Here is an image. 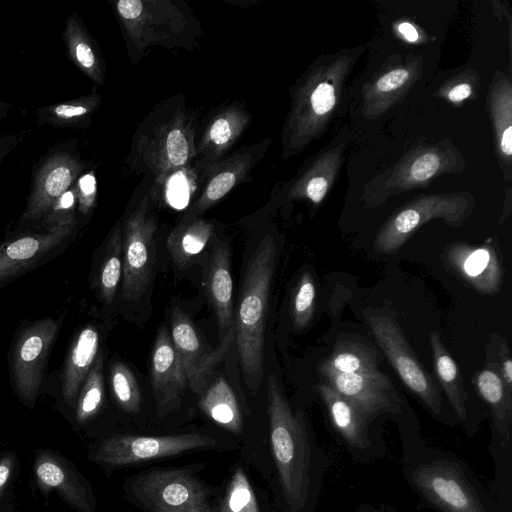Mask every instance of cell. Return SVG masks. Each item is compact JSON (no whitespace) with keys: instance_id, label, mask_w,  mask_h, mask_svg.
Segmentation results:
<instances>
[{"instance_id":"1","label":"cell","mask_w":512,"mask_h":512,"mask_svg":"<svg viewBox=\"0 0 512 512\" xmlns=\"http://www.w3.org/2000/svg\"><path fill=\"white\" fill-rule=\"evenodd\" d=\"M270 443L288 512H310L328 457L316 444L304 417L294 411L274 375L268 379Z\"/></svg>"},{"instance_id":"2","label":"cell","mask_w":512,"mask_h":512,"mask_svg":"<svg viewBox=\"0 0 512 512\" xmlns=\"http://www.w3.org/2000/svg\"><path fill=\"white\" fill-rule=\"evenodd\" d=\"M196 122L195 113L179 97L160 104L134 135L130 168L152 177L156 184L191 164L197 158Z\"/></svg>"},{"instance_id":"3","label":"cell","mask_w":512,"mask_h":512,"mask_svg":"<svg viewBox=\"0 0 512 512\" xmlns=\"http://www.w3.org/2000/svg\"><path fill=\"white\" fill-rule=\"evenodd\" d=\"M276 257V244L265 236L250 256L233 323L245 382L256 393L263 377L264 330Z\"/></svg>"},{"instance_id":"4","label":"cell","mask_w":512,"mask_h":512,"mask_svg":"<svg viewBox=\"0 0 512 512\" xmlns=\"http://www.w3.org/2000/svg\"><path fill=\"white\" fill-rule=\"evenodd\" d=\"M114 9L137 51L152 45L188 47L201 32L190 10L173 1L120 0Z\"/></svg>"},{"instance_id":"5","label":"cell","mask_w":512,"mask_h":512,"mask_svg":"<svg viewBox=\"0 0 512 512\" xmlns=\"http://www.w3.org/2000/svg\"><path fill=\"white\" fill-rule=\"evenodd\" d=\"M347 64L337 61L311 74L295 95L283 133L285 152H294L316 136L327 122L337 100L338 76Z\"/></svg>"},{"instance_id":"6","label":"cell","mask_w":512,"mask_h":512,"mask_svg":"<svg viewBox=\"0 0 512 512\" xmlns=\"http://www.w3.org/2000/svg\"><path fill=\"white\" fill-rule=\"evenodd\" d=\"M473 198L464 193L421 196L393 214L374 240L378 253H393L423 224L443 219L451 226H461L471 214Z\"/></svg>"},{"instance_id":"7","label":"cell","mask_w":512,"mask_h":512,"mask_svg":"<svg viewBox=\"0 0 512 512\" xmlns=\"http://www.w3.org/2000/svg\"><path fill=\"white\" fill-rule=\"evenodd\" d=\"M366 321L379 346L404 384L436 417L442 418L443 401L431 377L408 345L397 323L385 314H368Z\"/></svg>"},{"instance_id":"8","label":"cell","mask_w":512,"mask_h":512,"mask_svg":"<svg viewBox=\"0 0 512 512\" xmlns=\"http://www.w3.org/2000/svg\"><path fill=\"white\" fill-rule=\"evenodd\" d=\"M133 496L152 512H200L207 492L189 471L154 470L136 476L131 483Z\"/></svg>"},{"instance_id":"9","label":"cell","mask_w":512,"mask_h":512,"mask_svg":"<svg viewBox=\"0 0 512 512\" xmlns=\"http://www.w3.org/2000/svg\"><path fill=\"white\" fill-rule=\"evenodd\" d=\"M216 441L200 433L164 436L118 435L104 440L93 459L110 466H125L184 452L213 449Z\"/></svg>"},{"instance_id":"10","label":"cell","mask_w":512,"mask_h":512,"mask_svg":"<svg viewBox=\"0 0 512 512\" xmlns=\"http://www.w3.org/2000/svg\"><path fill=\"white\" fill-rule=\"evenodd\" d=\"M417 491L443 512H486L478 494L457 463L436 458L411 474Z\"/></svg>"},{"instance_id":"11","label":"cell","mask_w":512,"mask_h":512,"mask_svg":"<svg viewBox=\"0 0 512 512\" xmlns=\"http://www.w3.org/2000/svg\"><path fill=\"white\" fill-rule=\"evenodd\" d=\"M59 331V324L44 318L27 326L12 349V376L19 397L34 403L42 382L50 350Z\"/></svg>"},{"instance_id":"12","label":"cell","mask_w":512,"mask_h":512,"mask_svg":"<svg viewBox=\"0 0 512 512\" xmlns=\"http://www.w3.org/2000/svg\"><path fill=\"white\" fill-rule=\"evenodd\" d=\"M156 229V222L149 214L148 198L144 197L124 224L122 292L126 300L140 297L148 286Z\"/></svg>"},{"instance_id":"13","label":"cell","mask_w":512,"mask_h":512,"mask_svg":"<svg viewBox=\"0 0 512 512\" xmlns=\"http://www.w3.org/2000/svg\"><path fill=\"white\" fill-rule=\"evenodd\" d=\"M85 164L72 151L58 149L46 155L36 168L21 222L42 220L53 203L72 188Z\"/></svg>"},{"instance_id":"14","label":"cell","mask_w":512,"mask_h":512,"mask_svg":"<svg viewBox=\"0 0 512 512\" xmlns=\"http://www.w3.org/2000/svg\"><path fill=\"white\" fill-rule=\"evenodd\" d=\"M171 340L180 359L187 386L193 392L201 394L207 387L208 376L235 340V333L231 326L220 344L214 350L208 351L188 316L175 309L171 314Z\"/></svg>"},{"instance_id":"15","label":"cell","mask_w":512,"mask_h":512,"mask_svg":"<svg viewBox=\"0 0 512 512\" xmlns=\"http://www.w3.org/2000/svg\"><path fill=\"white\" fill-rule=\"evenodd\" d=\"M330 387L370 418L402 413V400L389 376L380 370L368 374L319 372Z\"/></svg>"},{"instance_id":"16","label":"cell","mask_w":512,"mask_h":512,"mask_svg":"<svg viewBox=\"0 0 512 512\" xmlns=\"http://www.w3.org/2000/svg\"><path fill=\"white\" fill-rule=\"evenodd\" d=\"M455 151L433 147L417 151L408 159L393 168L392 172L381 177L376 191L378 192L367 204L376 206L395 193H401L426 183L432 177L449 171L457 165Z\"/></svg>"},{"instance_id":"17","label":"cell","mask_w":512,"mask_h":512,"mask_svg":"<svg viewBox=\"0 0 512 512\" xmlns=\"http://www.w3.org/2000/svg\"><path fill=\"white\" fill-rule=\"evenodd\" d=\"M150 376L157 413L162 417L178 408L187 386L180 359L164 326L154 341Z\"/></svg>"},{"instance_id":"18","label":"cell","mask_w":512,"mask_h":512,"mask_svg":"<svg viewBox=\"0 0 512 512\" xmlns=\"http://www.w3.org/2000/svg\"><path fill=\"white\" fill-rule=\"evenodd\" d=\"M261 147L260 144L243 147L229 158L217 162L183 219L200 216L242 182L259 161L260 153L264 151Z\"/></svg>"},{"instance_id":"19","label":"cell","mask_w":512,"mask_h":512,"mask_svg":"<svg viewBox=\"0 0 512 512\" xmlns=\"http://www.w3.org/2000/svg\"><path fill=\"white\" fill-rule=\"evenodd\" d=\"M76 222L43 233L29 234L0 244V282H5L40 261L72 234Z\"/></svg>"},{"instance_id":"20","label":"cell","mask_w":512,"mask_h":512,"mask_svg":"<svg viewBox=\"0 0 512 512\" xmlns=\"http://www.w3.org/2000/svg\"><path fill=\"white\" fill-rule=\"evenodd\" d=\"M315 389L327 408L335 430L352 452L368 459L375 456L373 452L376 445L373 444L369 430L372 418L364 414L327 383H319Z\"/></svg>"},{"instance_id":"21","label":"cell","mask_w":512,"mask_h":512,"mask_svg":"<svg viewBox=\"0 0 512 512\" xmlns=\"http://www.w3.org/2000/svg\"><path fill=\"white\" fill-rule=\"evenodd\" d=\"M450 267L466 283L482 293H494L501 283V267L491 246L454 244L448 248Z\"/></svg>"},{"instance_id":"22","label":"cell","mask_w":512,"mask_h":512,"mask_svg":"<svg viewBox=\"0 0 512 512\" xmlns=\"http://www.w3.org/2000/svg\"><path fill=\"white\" fill-rule=\"evenodd\" d=\"M250 115L239 105L230 104L219 109L207 122L196 144L197 159L217 163L236 143L250 123Z\"/></svg>"},{"instance_id":"23","label":"cell","mask_w":512,"mask_h":512,"mask_svg":"<svg viewBox=\"0 0 512 512\" xmlns=\"http://www.w3.org/2000/svg\"><path fill=\"white\" fill-rule=\"evenodd\" d=\"M35 475L43 489H54L79 512H92L88 492L78 475L64 461L50 453L40 454Z\"/></svg>"},{"instance_id":"24","label":"cell","mask_w":512,"mask_h":512,"mask_svg":"<svg viewBox=\"0 0 512 512\" xmlns=\"http://www.w3.org/2000/svg\"><path fill=\"white\" fill-rule=\"evenodd\" d=\"M99 343V332L94 325L82 328L73 340L62 378V396L67 403L76 402L80 388L98 356Z\"/></svg>"},{"instance_id":"25","label":"cell","mask_w":512,"mask_h":512,"mask_svg":"<svg viewBox=\"0 0 512 512\" xmlns=\"http://www.w3.org/2000/svg\"><path fill=\"white\" fill-rule=\"evenodd\" d=\"M207 292L215 309L221 339L233 326V282L230 253L226 243L218 245L211 257L206 281Z\"/></svg>"},{"instance_id":"26","label":"cell","mask_w":512,"mask_h":512,"mask_svg":"<svg viewBox=\"0 0 512 512\" xmlns=\"http://www.w3.org/2000/svg\"><path fill=\"white\" fill-rule=\"evenodd\" d=\"M475 383L491 410L497 443L507 449L511 435L512 395L507 392L499 370L491 366L477 374Z\"/></svg>"},{"instance_id":"27","label":"cell","mask_w":512,"mask_h":512,"mask_svg":"<svg viewBox=\"0 0 512 512\" xmlns=\"http://www.w3.org/2000/svg\"><path fill=\"white\" fill-rule=\"evenodd\" d=\"M63 41L74 65L94 83L102 85L105 80L103 59L94 39L76 12L67 19Z\"/></svg>"},{"instance_id":"28","label":"cell","mask_w":512,"mask_h":512,"mask_svg":"<svg viewBox=\"0 0 512 512\" xmlns=\"http://www.w3.org/2000/svg\"><path fill=\"white\" fill-rule=\"evenodd\" d=\"M380 352L371 344L341 340L330 356L321 363L319 372L329 371L344 374H368L378 371Z\"/></svg>"},{"instance_id":"29","label":"cell","mask_w":512,"mask_h":512,"mask_svg":"<svg viewBox=\"0 0 512 512\" xmlns=\"http://www.w3.org/2000/svg\"><path fill=\"white\" fill-rule=\"evenodd\" d=\"M213 233L214 226L204 219H183L167 238V248L175 265L179 269L189 266L206 247Z\"/></svg>"},{"instance_id":"30","label":"cell","mask_w":512,"mask_h":512,"mask_svg":"<svg viewBox=\"0 0 512 512\" xmlns=\"http://www.w3.org/2000/svg\"><path fill=\"white\" fill-rule=\"evenodd\" d=\"M199 405L215 423L232 433H241L242 416L238 401L223 377H218L202 391Z\"/></svg>"},{"instance_id":"31","label":"cell","mask_w":512,"mask_h":512,"mask_svg":"<svg viewBox=\"0 0 512 512\" xmlns=\"http://www.w3.org/2000/svg\"><path fill=\"white\" fill-rule=\"evenodd\" d=\"M429 341L441 386L457 417L462 422H466L468 419L467 393L458 366L436 332L429 333Z\"/></svg>"},{"instance_id":"32","label":"cell","mask_w":512,"mask_h":512,"mask_svg":"<svg viewBox=\"0 0 512 512\" xmlns=\"http://www.w3.org/2000/svg\"><path fill=\"white\" fill-rule=\"evenodd\" d=\"M101 101L99 94L80 96L37 109L39 124L59 128H85Z\"/></svg>"},{"instance_id":"33","label":"cell","mask_w":512,"mask_h":512,"mask_svg":"<svg viewBox=\"0 0 512 512\" xmlns=\"http://www.w3.org/2000/svg\"><path fill=\"white\" fill-rule=\"evenodd\" d=\"M122 274L123 236L117 226L109 238L98 273L97 287L104 303H112Z\"/></svg>"},{"instance_id":"34","label":"cell","mask_w":512,"mask_h":512,"mask_svg":"<svg viewBox=\"0 0 512 512\" xmlns=\"http://www.w3.org/2000/svg\"><path fill=\"white\" fill-rule=\"evenodd\" d=\"M104 399L103 356L98 354L86 379L84 380L76 402L77 421L83 423L92 418L101 408Z\"/></svg>"},{"instance_id":"35","label":"cell","mask_w":512,"mask_h":512,"mask_svg":"<svg viewBox=\"0 0 512 512\" xmlns=\"http://www.w3.org/2000/svg\"><path fill=\"white\" fill-rule=\"evenodd\" d=\"M492 110L499 147L504 158L509 162L512 153V126L511 86L508 81L502 82L494 90L492 96Z\"/></svg>"},{"instance_id":"36","label":"cell","mask_w":512,"mask_h":512,"mask_svg":"<svg viewBox=\"0 0 512 512\" xmlns=\"http://www.w3.org/2000/svg\"><path fill=\"white\" fill-rule=\"evenodd\" d=\"M218 512H260L253 488L241 467L234 471Z\"/></svg>"},{"instance_id":"37","label":"cell","mask_w":512,"mask_h":512,"mask_svg":"<svg viewBox=\"0 0 512 512\" xmlns=\"http://www.w3.org/2000/svg\"><path fill=\"white\" fill-rule=\"evenodd\" d=\"M113 395L119 406L129 413L139 411L141 391L132 371L123 363L116 362L110 370Z\"/></svg>"},{"instance_id":"38","label":"cell","mask_w":512,"mask_h":512,"mask_svg":"<svg viewBox=\"0 0 512 512\" xmlns=\"http://www.w3.org/2000/svg\"><path fill=\"white\" fill-rule=\"evenodd\" d=\"M315 293L313 278L305 272L298 282L292 301L293 322L298 329L306 327L312 319Z\"/></svg>"},{"instance_id":"39","label":"cell","mask_w":512,"mask_h":512,"mask_svg":"<svg viewBox=\"0 0 512 512\" xmlns=\"http://www.w3.org/2000/svg\"><path fill=\"white\" fill-rule=\"evenodd\" d=\"M77 200L74 188L63 193L50 207L42 219L45 230H51L75 221V208Z\"/></svg>"},{"instance_id":"40","label":"cell","mask_w":512,"mask_h":512,"mask_svg":"<svg viewBox=\"0 0 512 512\" xmlns=\"http://www.w3.org/2000/svg\"><path fill=\"white\" fill-rule=\"evenodd\" d=\"M413 72L408 67H397L387 73L381 75L372 85L368 96H390L392 92L398 91L405 87L412 79Z\"/></svg>"},{"instance_id":"41","label":"cell","mask_w":512,"mask_h":512,"mask_svg":"<svg viewBox=\"0 0 512 512\" xmlns=\"http://www.w3.org/2000/svg\"><path fill=\"white\" fill-rule=\"evenodd\" d=\"M74 191L79 211L87 215L92 212L96 203L97 183L93 171L83 173L75 182Z\"/></svg>"},{"instance_id":"42","label":"cell","mask_w":512,"mask_h":512,"mask_svg":"<svg viewBox=\"0 0 512 512\" xmlns=\"http://www.w3.org/2000/svg\"><path fill=\"white\" fill-rule=\"evenodd\" d=\"M311 175L307 178L305 186L301 189L292 191L293 196L304 195L315 204H319L326 195L329 188L328 178L318 172V169H313Z\"/></svg>"},{"instance_id":"43","label":"cell","mask_w":512,"mask_h":512,"mask_svg":"<svg viewBox=\"0 0 512 512\" xmlns=\"http://www.w3.org/2000/svg\"><path fill=\"white\" fill-rule=\"evenodd\" d=\"M499 373L507 392L512 395V360L507 341L504 339L499 348Z\"/></svg>"},{"instance_id":"44","label":"cell","mask_w":512,"mask_h":512,"mask_svg":"<svg viewBox=\"0 0 512 512\" xmlns=\"http://www.w3.org/2000/svg\"><path fill=\"white\" fill-rule=\"evenodd\" d=\"M14 461L12 456H6L0 459V496L9 482L12 469H13Z\"/></svg>"},{"instance_id":"45","label":"cell","mask_w":512,"mask_h":512,"mask_svg":"<svg viewBox=\"0 0 512 512\" xmlns=\"http://www.w3.org/2000/svg\"><path fill=\"white\" fill-rule=\"evenodd\" d=\"M472 93V88L467 83H460L450 89L447 97L454 103L461 102L467 99Z\"/></svg>"},{"instance_id":"46","label":"cell","mask_w":512,"mask_h":512,"mask_svg":"<svg viewBox=\"0 0 512 512\" xmlns=\"http://www.w3.org/2000/svg\"><path fill=\"white\" fill-rule=\"evenodd\" d=\"M398 31L406 41L415 42L419 38L417 29L410 23H401L398 26Z\"/></svg>"},{"instance_id":"47","label":"cell","mask_w":512,"mask_h":512,"mask_svg":"<svg viewBox=\"0 0 512 512\" xmlns=\"http://www.w3.org/2000/svg\"><path fill=\"white\" fill-rule=\"evenodd\" d=\"M10 105L5 102H0V118L5 116L9 110Z\"/></svg>"}]
</instances>
